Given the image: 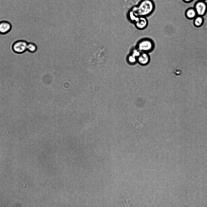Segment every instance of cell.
Wrapping results in <instances>:
<instances>
[{
    "mask_svg": "<svg viewBox=\"0 0 207 207\" xmlns=\"http://www.w3.org/2000/svg\"><path fill=\"white\" fill-rule=\"evenodd\" d=\"M28 43L25 41L20 40L15 42L12 45V49L16 53L21 54L27 50Z\"/></svg>",
    "mask_w": 207,
    "mask_h": 207,
    "instance_id": "obj_4",
    "label": "cell"
},
{
    "mask_svg": "<svg viewBox=\"0 0 207 207\" xmlns=\"http://www.w3.org/2000/svg\"><path fill=\"white\" fill-rule=\"evenodd\" d=\"M127 61L130 65H134L137 63V58L130 52L127 56Z\"/></svg>",
    "mask_w": 207,
    "mask_h": 207,
    "instance_id": "obj_9",
    "label": "cell"
},
{
    "mask_svg": "<svg viewBox=\"0 0 207 207\" xmlns=\"http://www.w3.org/2000/svg\"><path fill=\"white\" fill-rule=\"evenodd\" d=\"M150 60L149 53L141 52L137 58V63L142 66H145L149 63Z\"/></svg>",
    "mask_w": 207,
    "mask_h": 207,
    "instance_id": "obj_5",
    "label": "cell"
},
{
    "mask_svg": "<svg viewBox=\"0 0 207 207\" xmlns=\"http://www.w3.org/2000/svg\"><path fill=\"white\" fill-rule=\"evenodd\" d=\"M154 47V41L150 38H146L140 40L137 42L135 47L140 52L148 53L152 51Z\"/></svg>",
    "mask_w": 207,
    "mask_h": 207,
    "instance_id": "obj_2",
    "label": "cell"
},
{
    "mask_svg": "<svg viewBox=\"0 0 207 207\" xmlns=\"http://www.w3.org/2000/svg\"><path fill=\"white\" fill-rule=\"evenodd\" d=\"M193 7L198 15L203 16L207 12V3L205 1L198 0L195 3Z\"/></svg>",
    "mask_w": 207,
    "mask_h": 207,
    "instance_id": "obj_3",
    "label": "cell"
},
{
    "mask_svg": "<svg viewBox=\"0 0 207 207\" xmlns=\"http://www.w3.org/2000/svg\"><path fill=\"white\" fill-rule=\"evenodd\" d=\"M37 48L36 45L34 43L29 42L27 43V50L29 52L33 53L36 51Z\"/></svg>",
    "mask_w": 207,
    "mask_h": 207,
    "instance_id": "obj_11",
    "label": "cell"
},
{
    "mask_svg": "<svg viewBox=\"0 0 207 207\" xmlns=\"http://www.w3.org/2000/svg\"><path fill=\"white\" fill-rule=\"evenodd\" d=\"M201 0V1H206L207 0Z\"/></svg>",
    "mask_w": 207,
    "mask_h": 207,
    "instance_id": "obj_13",
    "label": "cell"
},
{
    "mask_svg": "<svg viewBox=\"0 0 207 207\" xmlns=\"http://www.w3.org/2000/svg\"><path fill=\"white\" fill-rule=\"evenodd\" d=\"M155 4L153 0H141L130 9L137 16L147 17L154 12Z\"/></svg>",
    "mask_w": 207,
    "mask_h": 207,
    "instance_id": "obj_1",
    "label": "cell"
},
{
    "mask_svg": "<svg viewBox=\"0 0 207 207\" xmlns=\"http://www.w3.org/2000/svg\"><path fill=\"white\" fill-rule=\"evenodd\" d=\"M134 24L137 29L142 30L147 27L148 21L146 17H139Z\"/></svg>",
    "mask_w": 207,
    "mask_h": 207,
    "instance_id": "obj_6",
    "label": "cell"
},
{
    "mask_svg": "<svg viewBox=\"0 0 207 207\" xmlns=\"http://www.w3.org/2000/svg\"><path fill=\"white\" fill-rule=\"evenodd\" d=\"M185 15L188 19L192 20L197 15L194 7H190L185 11Z\"/></svg>",
    "mask_w": 207,
    "mask_h": 207,
    "instance_id": "obj_8",
    "label": "cell"
},
{
    "mask_svg": "<svg viewBox=\"0 0 207 207\" xmlns=\"http://www.w3.org/2000/svg\"><path fill=\"white\" fill-rule=\"evenodd\" d=\"M194 0H182L185 3H188L192 2Z\"/></svg>",
    "mask_w": 207,
    "mask_h": 207,
    "instance_id": "obj_12",
    "label": "cell"
},
{
    "mask_svg": "<svg viewBox=\"0 0 207 207\" xmlns=\"http://www.w3.org/2000/svg\"><path fill=\"white\" fill-rule=\"evenodd\" d=\"M12 26L11 24L6 21L0 22V34H6L11 30Z\"/></svg>",
    "mask_w": 207,
    "mask_h": 207,
    "instance_id": "obj_7",
    "label": "cell"
},
{
    "mask_svg": "<svg viewBox=\"0 0 207 207\" xmlns=\"http://www.w3.org/2000/svg\"><path fill=\"white\" fill-rule=\"evenodd\" d=\"M193 20L194 25L197 27L202 26L204 22V19L202 16L197 15Z\"/></svg>",
    "mask_w": 207,
    "mask_h": 207,
    "instance_id": "obj_10",
    "label": "cell"
}]
</instances>
